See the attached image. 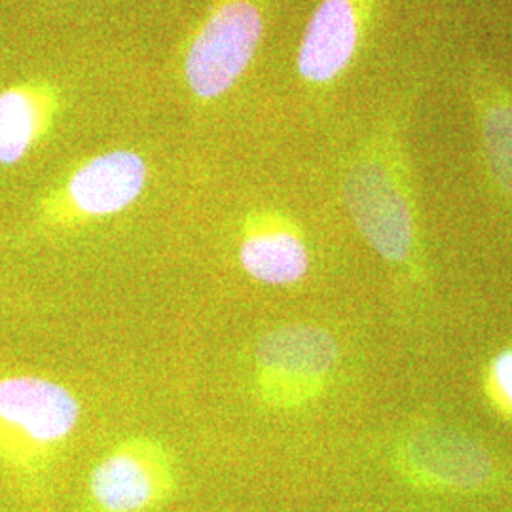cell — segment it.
Here are the masks:
<instances>
[{"mask_svg":"<svg viewBox=\"0 0 512 512\" xmlns=\"http://www.w3.org/2000/svg\"><path fill=\"white\" fill-rule=\"evenodd\" d=\"M82 404L67 385L31 374L0 380V459L16 469H38L67 446Z\"/></svg>","mask_w":512,"mask_h":512,"instance_id":"6da1fadb","label":"cell"},{"mask_svg":"<svg viewBox=\"0 0 512 512\" xmlns=\"http://www.w3.org/2000/svg\"><path fill=\"white\" fill-rule=\"evenodd\" d=\"M340 363L329 330L291 323L268 330L255 348V393L268 410H298L317 401Z\"/></svg>","mask_w":512,"mask_h":512,"instance_id":"7a4b0ae2","label":"cell"},{"mask_svg":"<svg viewBox=\"0 0 512 512\" xmlns=\"http://www.w3.org/2000/svg\"><path fill=\"white\" fill-rule=\"evenodd\" d=\"M344 194L372 249L389 262H404L414 249V213L403 167L389 147L374 145L349 165Z\"/></svg>","mask_w":512,"mask_h":512,"instance_id":"3957f363","label":"cell"},{"mask_svg":"<svg viewBox=\"0 0 512 512\" xmlns=\"http://www.w3.org/2000/svg\"><path fill=\"white\" fill-rule=\"evenodd\" d=\"M147 160L135 150L97 154L50 192L40 203L46 228L69 232L95 220L124 213L147 190Z\"/></svg>","mask_w":512,"mask_h":512,"instance_id":"277c9868","label":"cell"},{"mask_svg":"<svg viewBox=\"0 0 512 512\" xmlns=\"http://www.w3.org/2000/svg\"><path fill=\"white\" fill-rule=\"evenodd\" d=\"M264 35L258 0H217L184 59L192 93L211 101L232 90L249 69Z\"/></svg>","mask_w":512,"mask_h":512,"instance_id":"5b68a950","label":"cell"},{"mask_svg":"<svg viewBox=\"0 0 512 512\" xmlns=\"http://www.w3.org/2000/svg\"><path fill=\"white\" fill-rule=\"evenodd\" d=\"M177 465L164 440L131 435L93 465L88 494L99 512H148L177 490Z\"/></svg>","mask_w":512,"mask_h":512,"instance_id":"8992f818","label":"cell"},{"mask_svg":"<svg viewBox=\"0 0 512 512\" xmlns=\"http://www.w3.org/2000/svg\"><path fill=\"white\" fill-rule=\"evenodd\" d=\"M401 461L421 484L454 490H473L490 482L494 465L476 440L454 427L420 425L412 429L403 446Z\"/></svg>","mask_w":512,"mask_h":512,"instance_id":"52a82bcc","label":"cell"},{"mask_svg":"<svg viewBox=\"0 0 512 512\" xmlns=\"http://www.w3.org/2000/svg\"><path fill=\"white\" fill-rule=\"evenodd\" d=\"M238 260L251 279L272 287L300 283L311 264L302 228L275 209H253L241 220Z\"/></svg>","mask_w":512,"mask_h":512,"instance_id":"ba28073f","label":"cell"},{"mask_svg":"<svg viewBox=\"0 0 512 512\" xmlns=\"http://www.w3.org/2000/svg\"><path fill=\"white\" fill-rule=\"evenodd\" d=\"M374 0H321L298 50V74L313 86H325L355 59Z\"/></svg>","mask_w":512,"mask_h":512,"instance_id":"9c48e42d","label":"cell"},{"mask_svg":"<svg viewBox=\"0 0 512 512\" xmlns=\"http://www.w3.org/2000/svg\"><path fill=\"white\" fill-rule=\"evenodd\" d=\"M57 88L31 80L0 92V165L19 164L48 135L59 110Z\"/></svg>","mask_w":512,"mask_h":512,"instance_id":"30bf717a","label":"cell"},{"mask_svg":"<svg viewBox=\"0 0 512 512\" xmlns=\"http://www.w3.org/2000/svg\"><path fill=\"white\" fill-rule=\"evenodd\" d=\"M475 92L486 162L497 186L512 198V92L486 74Z\"/></svg>","mask_w":512,"mask_h":512,"instance_id":"8fae6325","label":"cell"},{"mask_svg":"<svg viewBox=\"0 0 512 512\" xmlns=\"http://www.w3.org/2000/svg\"><path fill=\"white\" fill-rule=\"evenodd\" d=\"M490 393L499 410L512 416V348L501 351L490 366Z\"/></svg>","mask_w":512,"mask_h":512,"instance_id":"7c38bea8","label":"cell"}]
</instances>
